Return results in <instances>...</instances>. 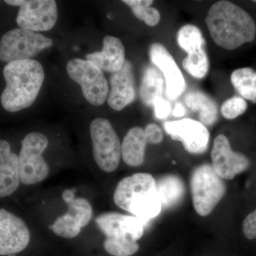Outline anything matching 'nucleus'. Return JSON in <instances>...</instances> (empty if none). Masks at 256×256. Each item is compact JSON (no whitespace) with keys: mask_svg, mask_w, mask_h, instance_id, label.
<instances>
[{"mask_svg":"<svg viewBox=\"0 0 256 256\" xmlns=\"http://www.w3.org/2000/svg\"><path fill=\"white\" fill-rule=\"evenodd\" d=\"M144 130L146 142L150 144H159L163 140L162 131L158 124H148Z\"/></svg>","mask_w":256,"mask_h":256,"instance_id":"c756f323","label":"nucleus"},{"mask_svg":"<svg viewBox=\"0 0 256 256\" xmlns=\"http://www.w3.org/2000/svg\"><path fill=\"white\" fill-rule=\"evenodd\" d=\"M185 114V109L181 104H176L175 106L174 110L172 111L173 116L175 117H182L184 114Z\"/></svg>","mask_w":256,"mask_h":256,"instance_id":"473e14b6","label":"nucleus"},{"mask_svg":"<svg viewBox=\"0 0 256 256\" xmlns=\"http://www.w3.org/2000/svg\"><path fill=\"white\" fill-rule=\"evenodd\" d=\"M230 82L236 92L245 100L256 104V70L250 67L236 69Z\"/></svg>","mask_w":256,"mask_h":256,"instance_id":"4be33fe9","label":"nucleus"},{"mask_svg":"<svg viewBox=\"0 0 256 256\" xmlns=\"http://www.w3.org/2000/svg\"><path fill=\"white\" fill-rule=\"evenodd\" d=\"M52 38L40 33L14 28L5 33L0 41V60L10 62L32 60V58L48 47L52 46Z\"/></svg>","mask_w":256,"mask_h":256,"instance_id":"0eeeda50","label":"nucleus"},{"mask_svg":"<svg viewBox=\"0 0 256 256\" xmlns=\"http://www.w3.org/2000/svg\"><path fill=\"white\" fill-rule=\"evenodd\" d=\"M252 2H254L256 3V0H254V1H252Z\"/></svg>","mask_w":256,"mask_h":256,"instance_id":"f704fd0d","label":"nucleus"},{"mask_svg":"<svg viewBox=\"0 0 256 256\" xmlns=\"http://www.w3.org/2000/svg\"><path fill=\"white\" fill-rule=\"evenodd\" d=\"M52 232L62 238H76L82 232V227L73 214L67 212L60 216L50 226Z\"/></svg>","mask_w":256,"mask_h":256,"instance_id":"a878e982","label":"nucleus"},{"mask_svg":"<svg viewBox=\"0 0 256 256\" xmlns=\"http://www.w3.org/2000/svg\"><path fill=\"white\" fill-rule=\"evenodd\" d=\"M156 190L162 206L172 208L182 200L185 186L182 180L174 174H168L156 180Z\"/></svg>","mask_w":256,"mask_h":256,"instance_id":"aec40b11","label":"nucleus"},{"mask_svg":"<svg viewBox=\"0 0 256 256\" xmlns=\"http://www.w3.org/2000/svg\"><path fill=\"white\" fill-rule=\"evenodd\" d=\"M63 200L66 203H68V202L72 201V200L75 198V194L73 190H66L63 192L62 194Z\"/></svg>","mask_w":256,"mask_h":256,"instance_id":"72a5a7b5","label":"nucleus"},{"mask_svg":"<svg viewBox=\"0 0 256 256\" xmlns=\"http://www.w3.org/2000/svg\"><path fill=\"white\" fill-rule=\"evenodd\" d=\"M184 102L192 110L198 112L202 124L212 126L216 122L218 106L210 96L200 90H191L184 96Z\"/></svg>","mask_w":256,"mask_h":256,"instance_id":"6ab92c4d","label":"nucleus"},{"mask_svg":"<svg viewBox=\"0 0 256 256\" xmlns=\"http://www.w3.org/2000/svg\"><path fill=\"white\" fill-rule=\"evenodd\" d=\"M154 114L158 119H164L171 114V105L168 100H165L162 97H156L153 102Z\"/></svg>","mask_w":256,"mask_h":256,"instance_id":"2f4dec72","label":"nucleus"},{"mask_svg":"<svg viewBox=\"0 0 256 256\" xmlns=\"http://www.w3.org/2000/svg\"><path fill=\"white\" fill-rule=\"evenodd\" d=\"M248 104L245 99L236 96L227 99L220 107V112L225 118L234 120L246 111Z\"/></svg>","mask_w":256,"mask_h":256,"instance_id":"c85d7f7f","label":"nucleus"},{"mask_svg":"<svg viewBox=\"0 0 256 256\" xmlns=\"http://www.w3.org/2000/svg\"><path fill=\"white\" fill-rule=\"evenodd\" d=\"M101 52L86 56V60L95 64L102 70L114 73L118 72L126 63V50L120 38L107 35L104 37Z\"/></svg>","mask_w":256,"mask_h":256,"instance_id":"dca6fc26","label":"nucleus"},{"mask_svg":"<svg viewBox=\"0 0 256 256\" xmlns=\"http://www.w3.org/2000/svg\"><path fill=\"white\" fill-rule=\"evenodd\" d=\"M210 156L215 172L224 180H233L250 165L246 156L232 150L228 138L224 134L216 138Z\"/></svg>","mask_w":256,"mask_h":256,"instance_id":"f8f14e48","label":"nucleus"},{"mask_svg":"<svg viewBox=\"0 0 256 256\" xmlns=\"http://www.w3.org/2000/svg\"><path fill=\"white\" fill-rule=\"evenodd\" d=\"M30 242V232L22 218L0 208V256H12L23 252Z\"/></svg>","mask_w":256,"mask_h":256,"instance_id":"9b49d317","label":"nucleus"},{"mask_svg":"<svg viewBox=\"0 0 256 256\" xmlns=\"http://www.w3.org/2000/svg\"><path fill=\"white\" fill-rule=\"evenodd\" d=\"M190 183L192 202L196 213L202 216L210 215L226 191L223 178L215 172L212 165L204 164L194 170Z\"/></svg>","mask_w":256,"mask_h":256,"instance_id":"20e7f679","label":"nucleus"},{"mask_svg":"<svg viewBox=\"0 0 256 256\" xmlns=\"http://www.w3.org/2000/svg\"><path fill=\"white\" fill-rule=\"evenodd\" d=\"M165 86L164 78L156 66L146 67L143 72L140 88L141 100L148 106H152L156 97H162Z\"/></svg>","mask_w":256,"mask_h":256,"instance_id":"412c9836","label":"nucleus"},{"mask_svg":"<svg viewBox=\"0 0 256 256\" xmlns=\"http://www.w3.org/2000/svg\"><path fill=\"white\" fill-rule=\"evenodd\" d=\"M3 75L6 87L1 104L5 110L18 112L33 105L44 80L42 64L34 60L10 62L5 66Z\"/></svg>","mask_w":256,"mask_h":256,"instance_id":"f03ea898","label":"nucleus"},{"mask_svg":"<svg viewBox=\"0 0 256 256\" xmlns=\"http://www.w3.org/2000/svg\"><path fill=\"white\" fill-rule=\"evenodd\" d=\"M104 248L111 256H132L139 250L140 246L132 239L106 238Z\"/></svg>","mask_w":256,"mask_h":256,"instance_id":"bb28decb","label":"nucleus"},{"mask_svg":"<svg viewBox=\"0 0 256 256\" xmlns=\"http://www.w3.org/2000/svg\"><path fill=\"white\" fill-rule=\"evenodd\" d=\"M6 4L20 6L16 23L20 28L32 32L48 31L58 18L54 0H6Z\"/></svg>","mask_w":256,"mask_h":256,"instance_id":"1a4fd4ad","label":"nucleus"},{"mask_svg":"<svg viewBox=\"0 0 256 256\" xmlns=\"http://www.w3.org/2000/svg\"><path fill=\"white\" fill-rule=\"evenodd\" d=\"M176 40L178 46L188 54L204 48L206 41L201 30L193 24H186L178 30Z\"/></svg>","mask_w":256,"mask_h":256,"instance_id":"b1692460","label":"nucleus"},{"mask_svg":"<svg viewBox=\"0 0 256 256\" xmlns=\"http://www.w3.org/2000/svg\"><path fill=\"white\" fill-rule=\"evenodd\" d=\"M136 96L132 66L129 60H126L122 68L111 76L108 104L114 110L120 111L130 104Z\"/></svg>","mask_w":256,"mask_h":256,"instance_id":"2eb2a0df","label":"nucleus"},{"mask_svg":"<svg viewBox=\"0 0 256 256\" xmlns=\"http://www.w3.org/2000/svg\"><path fill=\"white\" fill-rule=\"evenodd\" d=\"M183 68L194 78L202 79L210 70V60L204 48L190 52L183 60Z\"/></svg>","mask_w":256,"mask_h":256,"instance_id":"5701e85b","label":"nucleus"},{"mask_svg":"<svg viewBox=\"0 0 256 256\" xmlns=\"http://www.w3.org/2000/svg\"><path fill=\"white\" fill-rule=\"evenodd\" d=\"M149 56L154 66L164 76L168 98L174 100L181 96L186 88V82L171 54L161 44L154 43L150 47Z\"/></svg>","mask_w":256,"mask_h":256,"instance_id":"ddd939ff","label":"nucleus"},{"mask_svg":"<svg viewBox=\"0 0 256 256\" xmlns=\"http://www.w3.org/2000/svg\"><path fill=\"white\" fill-rule=\"evenodd\" d=\"M122 2L128 5L134 16L148 26H156L160 22L161 18L160 12L150 6L152 0H124Z\"/></svg>","mask_w":256,"mask_h":256,"instance_id":"393cba45","label":"nucleus"},{"mask_svg":"<svg viewBox=\"0 0 256 256\" xmlns=\"http://www.w3.org/2000/svg\"><path fill=\"white\" fill-rule=\"evenodd\" d=\"M205 22L214 42L225 50H236L256 38L254 18L232 2L214 3L208 10Z\"/></svg>","mask_w":256,"mask_h":256,"instance_id":"f257e3e1","label":"nucleus"},{"mask_svg":"<svg viewBox=\"0 0 256 256\" xmlns=\"http://www.w3.org/2000/svg\"><path fill=\"white\" fill-rule=\"evenodd\" d=\"M66 204L68 212L73 214L82 228H85L92 220L94 215V210L90 202L86 198L79 197L74 198Z\"/></svg>","mask_w":256,"mask_h":256,"instance_id":"cd10ccee","label":"nucleus"},{"mask_svg":"<svg viewBox=\"0 0 256 256\" xmlns=\"http://www.w3.org/2000/svg\"><path fill=\"white\" fill-rule=\"evenodd\" d=\"M146 143L143 128H131L121 144L122 158L124 162L131 166H140L144 162Z\"/></svg>","mask_w":256,"mask_h":256,"instance_id":"a211bd4d","label":"nucleus"},{"mask_svg":"<svg viewBox=\"0 0 256 256\" xmlns=\"http://www.w3.org/2000/svg\"><path fill=\"white\" fill-rule=\"evenodd\" d=\"M48 144V138L40 132L28 133L24 138L18 154L20 182L24 184H36L48 178L50 168L42 156Z\"/></svg>","mask_w":256,"mask_h":256,"instance_id":"39448f33","label":"nucleus"},{"mask_svg":"<svg viewBox=\"0 0 256 256\" xmlns=\"http://www.w3.org/2000/svg\"><path fill=\"white\" fill-rule=\"evenodd\" d=\"M114 200L116 206L146 224L159 215L162 208L156 178L148 173H136L122 178L116 188Z\"/></svg>","mask_w":256,"mask_h":256,"instance_id":"7ed1b4c3","label":"nucleus"},{"mask_svg":"<svg viewBox=\"0 0 256 256\" xmlns=\"http://www.w3.org/2000/svg\"><path fill=\"white\" fill-rule=\"evenodd\" d=\"M94 160L101 170L114 172L118 168L122 156L121 143L110 121L98 118L90 126Z\"/></svg>","mask_w":256,"mask_h":256,"instance_id":"423d86ee","label":"nucleus"},{"mask_svg":"<svg viewBox=\"0 0 256 256\" xmlns=\"http://www.w3.org/2000/svg\"><path fill=\"white\" fill-rule=\"evenodd\" d=\"M20 183L18 156L11 151L8 141L0 140V198L12 194Z\"/></svg>","mask_w":256,"mask_h":256,"instance_id":"f3484780","label":"nucleus"},{"mask_svg":"<svg viewBox=\"0 0 256 256\" xmlns=\"http://www.w3.org/2000/svg\"><path fill=\"white\" fill-rule=\"evenodd\" d=\"M97 226L106 238H130L138 242L144 234L146 224L132 215L108 212L98 216Z\"/></svg>","mask_w":256,"mask_h":256,"instance_id":"4468645a","label":"nucleus"},{"mask_svg":"<svg viewBox=\"0 0 256 256\" xmlns=\"http://www.w3.org/2000/svg\"><path fill=\"white\" fill-rule=\"evenodd\" d=\"M242 232L248 239L256 238V210L246 217L242 222Z\"/></svg>","mask_w":256,"mask_h":256,"instance_id":"7c9ffc66","label":"nucleus"},{"mask_svg":"<svg viewBox=\"0 0 256 256\" xmlns=\"http://www.w3.org/2000/svg\"><path fill=\"white\" fill-rule=\"evenodd\" d=\"M66 70L69 77L82 87L89 104L100 106L106 102L109 92L108 82L100 68L89 60L74 58L67 64Z\"/></svg>","mask_w":256,"mask_h":256,"instance_id":"6e6552de","label":"nucleus"},{"mask_svg":"<svg viewBox=\"0 0 256 256\" xmlns=\"http://www.w3.org/2000/svg\"><path fill=\"white\" fill-rule=\"evenodd\" d=\"M164 130L174 140L180 141L192 154H202L206 151L210 134L204 124L190 118L165 122Z\"/></svg>","mask_w":256,"mask_h":256,"instance_id":"9d476101","label":"nucleus"}]
</instances>
